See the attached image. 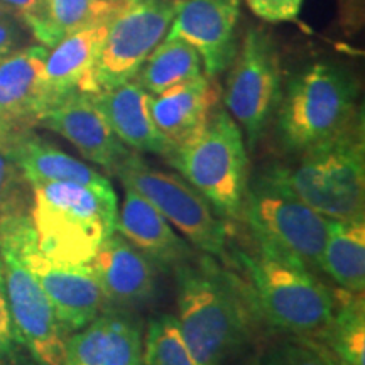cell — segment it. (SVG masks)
Here are the masks:
<instances>
[{"label": "cell", "mask_w": 365, "mask_h": 365, "mask_svg": "<svg viewBox=\"0 0 365 365\" xmlns=\"http://www.w3.org/2000/svg\"><path fill=\"white\" fill-rule=\"evenodd\" d=\"M175 274L176 319L191 354L198 365H225L247 339L252 296L207 254Z\"/></svg>", "instance_id": "cell-1"}, {"label": "cell", "mask_w": 365, "mask_h": 365, "mask_svg": "<svg viewBox=\"0 0 365 365\" xmlns=\"http://www.w3.org/2000/svg\"><path fill=\"white\" fill-rule=\"evenodd\" d=\"M33 222L38 247L58 262L88 264L115 232L118 200L112 182L33 185Z\"/></svg>", "instance_id": "cell-2"}, {"label": "cell", "mask_w": 365, "mask_h": 365, "mask_svg": "<svg viewBox=\"0 0 365 365\" xmlns=\"http://www.w3.org/2000/svg\"><path fill=\"white\" fill-rule=\"evenodd\" d=\"M240 220L247 223L257 247L312 272L322 271L328 218L294 193L279 166L249 181Z\"/></svg>", "instance_id": "cell-3"}, {"label": "cell", "mask_w": 365, "mask_h": 365, "mask_svg": "<svg viewBox=\"0 0 365 365\" xmlns=\"http://www.w3.org/2000/svg\"><path fill=\"white\" fill-rule=\"evenodd\" d=\"M237 259L250 279L255 309L272 327L304 340L322 335L335 312V296L312 271L262 247Z\"/></svg>", "instance_id": "cell-4"}, {"label": "cell", "mask_w": 365, "mask_h": 365, "mask_svg": "<svg viewBox=\"0 0 365 365\" xmlns=\"http://www.w3.org/2000/svg\"><path fill=\"white\" fill-rule=\"evenodd\" d=\"M303 202L330 220L365 218V144L357 118L331 139L301 153L298 166L281 168Z\"/></svg>", "instance_id": "cell-5"}, {"label": "cell", "mask_w": 365, "mask_h": 365, "mask_svg": "<svg viewBox=\"0 0 365 365\" xmlns=\"http://www.w3.org/2000/svg\"><path fill=\"white\" fill-rule=\"evenodd\" d=\"M207 200L213 212L240 220L249 186V149L239 124L225 108L213 110L202 134L166 158Z\"/></svg>", "instance_id": "cell-6"}, {"label": "cell", "mask_w": 365, "mask_h": 365, "mask_svg": "<svg viewBox=\"0 0 365 365\" xmlns=\"http://www.w3.org/2000/svg\"><path fill=\"white\" fill-rule=\"evenodd\" d=\"M359 86L349 71L314 63L289 81L277 105V132L291 153L331 139L357 118Z\"/></svg>", "instance_id": "cell-7"}, {"label": "cell", "mask_w": 365, "mask_h": 365, "mask_svg": "<svg viewBox=\"0 0 365 365\" xmlns=\"http://www.w3.org/2000/svg\"><path fill=\"white\" fill-rule=\"evenodd\" d=\"M0 244L12 249L36 277L68 335L105 312L108 301L90 267L48 257L38 247L29 213L17 208L0 218Z\"/></svg>", "instance_id": "cell-8"}, {"label": "cell", "mask_w": 365, "mask_h": 365, "mask_svg": "<svg viewBox=\"0 0 365 365\" xmlns=\"http://www.w3.org/2000/svg\"><path fill=\"white\" fill-rule=\"evenodd\" d=\"M180 4L181 0H118L97 63L78 90L98 93L135 78L166 38Z\"/></svg>", "instance_id": "cell-9"}, {"label": "cell", "mask_w": 365, "mask_h": 365, "mask_svg": "<svg viewBox=\"0 0 365 365\" xmlns=\"http://www.w3.org/2000/svg\"><path fill=\"white\" fill-rule=\"evenodd\" d=\"M115 176L176 227L193 247L210 257L227 252V227L207 200L181 176L156 170L135 150L118 164Z\"/></svg>", "instance_id": "cell-10"}, {"label": "cell", "mask_w": 365, "mask_h": 365, "mask_svg": "<svg viewBox=\"0 0 365 365\" xmlns=\"http://www.w3.org/2000/svg\"><path fill=\"white\" fill-rule=\"evenodd\" d=\"M227 78L225 110L239 124L247 149H254L281 102V63L276 43L252 27L242 39Z\"/></svg>", "instance_id": "cell-11"}, {"label": "cell", "mask_w": 365, "mask_h": 365, "mask_svg": "<svg viewBox=\"0 0 365 365\" xmlns=\"http://www.w3.org/2000/svg\"><path fill=\"white\" fill-rule=\"evenodd\" d=\"M0 259L14 323L38 365H61L68 333L51 301L24 262L7 245L0 244Z\"/></svg>", "instance_id": "cell-12"}, {"label": "cell", "mask_w": 365, "mask_h": 365, "mask_svg": "<svg viewBox=\"0 0 365 365\" xmlns=\"http://www.w3.org/2000/svg\"><path fill=\"white\" fill-rule=\"evenodd\" d=\"M240 0H181L166 38L193 46L205 76L217 78L230 68L237 54Z\"/></svg>", "instance_id": "cell-13"}, {"label": "cell", "mask_w": 365, "mask_h": 365, "mask_svg": "<svg viewBox=\"0 0 365 365\" xmlns=\"http://www.w3.org/2000/svg\"><path fill=\"white\" fill-rule=\"evenodd\" d=\"M38 124L56 132L75 145L81 156L110 175L132 150L120 143L95 105L91 93L73 90L41 113Z\"/></svg>", "instance_id": "cell-14"}, {"label": "cell", "mask_w": 365, "mask_h": 365, "mask_svg": "<svg viewBox=\"0 0 365 365\" xmlns=\"http://www.w3.org/2000/svg\"><path fill=\"white\" fill-rule=\"evenodd\" d=\"M48 51L44 46H29L0 58V129L4 135L38 124L44 110L43 68Z\"/></svg>", "instance_id": "cell-15"}, {"label": "cell", "mask_w": 365, "mask_h": 365, "mask_svg": "<svg viewBox=\"0 0 365 365\" xmlns=\"http://www.w3.org/2000/svg\"><path fill=\"white\" fill-rule=\"evenodd\" d=\"M61 365H143V330L129 314L103 312L71 333Z\"/></svg>", "instance_id": "cell-16"}, {"label": "cell", "mask_w": 365, "mask_h": 365, "mask_svg": "<svg viewBox=\"0 0 365 365\" xmlns=\"http://www.w3.org/2000/svg\"><path fill=\"white\" fill-rule=\"evenodd\" d=\"M115 232L139 249L161 271H173L195 259L193 250L149 202L125 188L118 208Z\"/></svg>", "instance_id": "cell-17"}, {"label": "cell", "mask_w": 365, "mask_h": 365, "mask_svg": "<svg viewBox=\"0 0 365 365\" xmlns=\"http://www.w3.org/2000/svg\"><path fill=\"white\" fill-rule=\"evenodd\" d=\"M86 266L110 303H140L156 289L158 267L117 232L100 245Z\"/></svg>", "instance_id": "cell-18"}, {"label": "cell", "mask_w": 365, "mask_h": 365, "mask_svg": "<svg viewBox=\"0 0 365 365\" xmlns=\"http://www.w3.org/2000/svg\"><path fill=\"white\" fill-rule=\"evenodd\" d=\"M118 0H115L112 11L75 33L65 36L49 49L43 68L44 110L58 98L65 97L73 90H78L88 76L102 51L103 41L108 33V22L115 12Z\"/></svg>", "instance_id": "cell-19"}, {"label": "cell", "mask_w": 365, "mask_h": 365, "mask_svg": "<svg viewBox=\"0 0 365 365\" xmlns=\"http://www.w3.org/2000/svg\"><path fill=\"white\" fill-rule=\"evenodd\" d=\"M95 105L120 143L135 153L166 158L170 145L150 117V93L132 78L113 88L91 93Z\"/></svg>", "instance_id": "cell-20"}, {"label": "cell", "mask_w": 365, "mask_h": 365, "mask_svg": "<svg viewBox=\"0 0 365 365\" xmlns=\"http://www.w3.org/2000/svg\"><path fill=\"white\" fill-rule=\"evenodd\" d=\"M0 144L11 154L22 178L33 185L43 182H78L86 186L108 185L103 175L83 161L66 154L29 129L0 137Z\"/></svg>", "instance_id": "cell-21"}, {"label": "cell", "mask_w": 365, "mask_h": 365, "mask_svg": "<svg viewBox=\"0 0 365 365\" xmlns=\"http://www.w3.org/2000/svg\"><path fill=\"white\" fill-rule=\"evenodd\" d=\"M215 98L217 91L205 75L159 95H150V117L170 145V154L202 134L213 112Z\"/></svg>", "instance_id": "cell-22"}, {"label": "cell", "mask_w": 365, "mask_h": 365, "mask_svg": "<svg viewBox=\"0 0 365 365\" xmlns=\"http://www.w3.org/2000/svg\"><path fill=\"white\" fill-rule=\"evenodd\" d=\"M325 271L341 289L362 294L365 289V218L330 220L322 255Z\"/></svg>", "instance_id": "cell-23"}, {"label": "cell", "mask_w": 365, "mask_h": 365, "mask_svg": "<svg viewBox=\"0 0 365 365\" xmlns=\"http://www.w3.org/2000/svg\"><path fill=\"white\" fill-rule=\"evenodd\" d=\"M203 63L193 46L178 38H164L137 71L135 81L150 95L203 76Z\"/></svg>", "instance_id": "cell-24"}, {"label": "cell", "mask_w": 365, "mask_h": 365, "mask_svg": "<svg viewBox=\"0 0 365 365\" xmlns=\"http://www.w3.org/2000/svg\"><path fill=\"white\" fill-rule=\"evenodd\" d=\"M328 327L317 336L328 352L350 365H365V309L362 294L341 289Z\"/></svg>", "instance_id": "cell-25"}, {"label": "cell", "mask_w": 365, "mask_h": 365, "mask_svg": "<svg viewBox=\"0 0 365 365\" xmlns=\"http://www.w3.org/2000/svg\"><path fill=\"white\" fill-rule=\"evenodd\" d=\"M113 6L115 0H44L46 29L41 46L51 49L65 36L98 19Z\"/></svg>", "instance_id": "cell-26"}, {"label": "cell", "mask_w": 365, "mask_h": 365, "mask_svg": "<svg viewBox=\"0 0 365 365\" xmlns=\"http://www.w3.org/2000/svg\"><path fill=\"white\" fill-rule=\"evenodd\" d=\"M143 365H198L173 314L150 319L143 341Z\"/></svg>", "instance_id": "cell-27"}, {"label": "cell", "mask_w": 365, "mask_h": 365, "mask_svg": "<svg viewBox=\"0 0 365 365\" xmlns=\"http://www.w3.org/2000/svg\"><path fill=\"white\" fill-rule=\"evenodd\" d=\"M0 365H38L14 323L6 279H4L2 259H0Z\"/></svg>", "instance_id": "cell-28"}, {"label": "cell", "mask_w": 365, "mask_h": 365, "mask_svg": "<svg viewBox=\"0 0 365 365\" xmlns=\"http://www.w3.org/2000/svg\"><path fill=\"white\" fill-rule=\"evenodd\" d=\"M264 365H328V360L313 340H304L274 350Z\"/></svg>", "instance_id": "cell-29"}, {"label": "cell", "mask_w": 365, "mask_h": 365, "mask_svg": "<svg viewBox=\"0 0 365 365\" xmlns=\"http://www.w3.org/2000/svg\"><path fill=\"white\" fill-rule=\"evenodd\" d=\"M21 180V171L17 170L7 149L0 144V218L19 208L17 198H19Z\"/></svg>", "instance_id": "cell-30"}, {"label": "cell", "mask_w": 365, "mask_h": 365, "mask_svg": "<svg viewBox=\"0 0 365 365\" xmlns=\"http://www.w3.org/2000/svg\"><path fill=\"white\" fill-rule=\"evenodd\" d=\"M304 0H245L247 7L259 19L272 22H291L298 19Z\"/></svg>", "instance_id": "cell-31"}, {"label": "cell", "mask_w": 365, "mask_h": 365, "mask_svg": "<svg viewBox=\"0 0 365 365\" xmlns=\"http://www.w3.org/2000/svg\"><path fill=\"white\" fill-rule=\"evenodd\" d=\"M0 4L19 14L26 24L33 29L34 38L41 43L46 29L44 0H0Z\"/></svg>", "instance_id": "cell-32"}, {"label": "cell", "mask_w": 365, "mask_h": 365, "mask_svg": "<svg viewBox=\"0 0 365 365\" xmlns=\"http://www.w3.org/2000/svg\"><path fill=\"white\" fill-rule=\"evenodd\" d=\"M16 29H14L11 22H7L2 16H0V58L12 53L14 46H16Z\"/></svg>", "instance_id": "cell-33"}, {"label": "cell", "mask_w": 365, "mask_h": 365, "mask_svg": "<svg viewBox=\"0 0 365 365\" xmlns=\"http://www.w3.org/2000/svg\"><path fill=\"white\" fill-rule=\"evenodd\" d=\"M317 345H318V344H317ZM318 346H319V349H322V352L325 354V357H327V360H328V365H350V364L344 362V360H340L339 357H335V355H333V354L328 352V350H327L323 345H318Z\"/></svg>", "instance_id": "cell-34"}, {"label": "cell", "mask_w": 365, "mask_h": 365, "mask_svg": "<svg viewBox=\"0 0 365 365\" xmlns=\"http://www.w3.org/2000/svg\"><path fill=\"white\" fill-rule=\"evenodd\" d=\"M4 12H6V9L0 6V16H4Z\"/></svg>", "instance_id": "cell-35"}, {"label": "cell", "mask_w": 365, "mask_h": 365, "mask_svg": "<svg viewBox=\"0 0 365 365\" xmlns=\"http://www.w3.org/2000/svg\"><path fill=\"white\" fill-rule=\"evenodd\" d=\"M4 135V132H2V129H0V137H2Z\"/></svg>", "instance_id": "cell-36"}]
</instances>
